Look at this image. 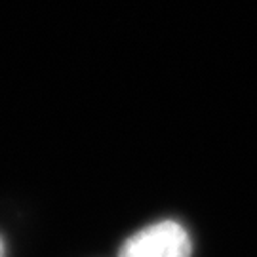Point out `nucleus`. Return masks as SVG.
<instances>
[{"label":"nucleus","instance_id":"1","mask_svg":"<svg viewBox=\"0 0 257 257\" xmlns=\"http://www.w3.org/2000/svg\"><path fill=\"white\" fill-rule=\"evenodd\" d=\"M193 244L183 225L160 221L130 236L118 257H191Z\"/></svg>","mask_w":257,"mask_h":257},{"label":"nucleus","instance_id":"2","mask_svg":"<svg viewBox=\"0 0 257 257\" xmlns=\"http://www.w3.org/2000/svg\"><path fill=\"white\" fill-rule=\"evenodd\" d=\"M0 257H4V242L0 238Z\"/></svg>","mask_w":257,"mask_h":257}]
</instances>
